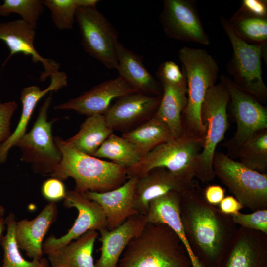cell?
Instances as JSON below:
<instances>
[{
  "label": "cell",
  "mask_w": 267,
  "mask_h": 267,
  "mask_svg": "<svg viewBox=\"0 0 267 267\" xmlns=\"http://www.w3.org/2000/svg\"><path fill=\"white\" fill-rule=\"evenodd\" d=\"M179 210L192 254L205 267H218L238 228L231 215L207 203L197 184L180 193Z\"/></svg>",
  "instance_id": "6da1fadb"
},
{
  "label": "cell",
  "mask_w": 267,
  "mask_h": 267,
  "mask_svg": "<svg viewBox=\"0 0 267 267\" xmlns=\"http://www.w3.org/2000/svg\"><path fill=\"white\" fill-rule=\"evenodd\" d=\"M185 247L167 225L147 223L132 238L117 267H191Z\"/></svg>",
  "instance_id": "7a4b0ae2"
},
{
  "label": "cell",
  "mask_w": 267,
  "mask_h": 267,
  "mask_svg": "<svg viewBox=\"0 0 267 267\" xmlns=\"http://www.w3.org/2000/svg\"><path fill=\"white\" fill-rule=\"evenodd\" d=\"M54 139L62 159L50 175L62 181L73 178L75 191L105 192L118 188L128 179L125 168L80 152L58 136Z\"/></svg>",
  "instance_id": "3957f363"
},
{
  "label": "cell",
  "mask_w": 267,
  "mask_h": 267,
  "mask_svg": "<svg viewBox=\"0 0 267 267\" xmlns=\"http://www.w3.org/2000/svg\"><path fill=\"white\" fill-rule=\"evenodd\" d=\"M186 78L187 102L182 115L183 131L204 138L206 127L201 116L209 89L215 85L219 70L214 58L205 50L183 47L178 53Z\"/></svg>",
  "instance_id": "277c9868"
},
{
  "label": "cell",
  "mask_w": 267,
  "mask_h": 267,
  "mask_svg": "<svg viewBox=\"0 0 267 267\" xmlns=\"http://www.w3.org/2000/svg\"><path fill=\"white\" fill-rule=\"evenodd\" d=\"M204 141V138L183 131L180 136L160 144L146 154L136 164L126 169L128 179L139 177L154 168L162 167L181 179L192 181Z\"/></svg>",
  "instance_id": "5b68a950"
},
{
  "label": "cell",
  "mask_w": 267,
  "mask_h": 267,
  "mask_svg": "<svg viewBox=\"0 0 267 267\" xmlns=\"http://www.w3.org/2000/svg\"><path fill=\"white\" fill-rule=\"evenodd\" d=\"M229 100L228 91L221 82L209 89L202 105L201 116L206 132L202 149L196 161L195 177L203 183L213 180L216 177L213 158L228 127L227 107Z\"/></svg>",
  "instance_id": "8992f818"
},
{
  "label": "cell",
  "mask_w": 267,
  "mask_h": 267,
  "mask_svg": "<svg viewBox=\"0 0 267 267\" xmlns=\"http://www.w3.org/2000/svg\"><path fill=\"white\" fill-rule=\"evenodd\" d=\"M212 165L215 176L244 208L267 209V174L250 169L220 151H215Z\"/></svg>",
  "instance_id": "52a82bcc"
},
{
  "label": "cell",
  "mask_w": 267,
  "mask_h": 267,
  "mask_svg": "<svg viewBox=\"0 0 267 267\" xmlns=\"http://www.w3.org/2000/svg\"><path fill=\"white\" fill-rule=\"evenodd\" d=\"M52 95L53 92H50L40 107L32 128L15 146L20 149V160L30 164L35 173L44 176L50 175L62 159V154L52 136L53 121L47 119Z\"/></svg>",
  "instance_id": "ba28073f"
},
{
  "label": "cell",
  "mask_w": 267,
  "mask_h": 267,
  "mask_svg": "<svg viewBox=\"0 0 267 267\" xmlns=\"http://www.w3.org/2000/svg\"><path fill=\"white\" fill-rule=\"evenodd\" d=\"M221 23L232 48V57L228 65L229 73L233 78L232 80L259 102L265 103L267 88L262 78L261 59L266 44H253L245 42L234 33L224 17H221Z\"/></svg>",
  "instance_id": "9c48e42d"
},
{
  "label": "cell",
  "mask_w": 267,
  "mask_h": 267,
  "mask_svg": "<svg viewBox=\"0 0 267 267\" xmlns=\"http://www.w3.org/2000/svg\"><path fill=\"white\" fill-rule=\"evenodd\" d=\"M76 21L84 50L110 69L118 66L116 46L119 42L116 30L97 9L96 5L79 7Z\"/></svg>",
  "instance_id": "30bf717a"
},
{
  "label": "cell",
  "mask_w": 267,
  "mask_h": 267,
  "mask_svg": "<svg viewBox=\"0 0 267 267\" xmlns=\"http://www.w3.org/2000/svg\"><path fill=\"white\" fill-rule=\"evenodd\" d=\"M220 78L226 86L231 101V111L236 123L233 136L225 142L227 155L236 158L244 142L256 132L267 129V109L256 98L239 88L225 75Z\"/></svg>",
  "instance_id": "8fae6325"
},
{
  "label": "cell",
  "mask_w": 267,
  "mask_h": 267,
  "mask_svg": "<svg viewBox=\"0 0 267 267\" xmlns=\"http://www.w3.org/2000/svg\"><path fill=\"white\" fill-rule=\"evenodd\" d=\"M65 207L75 208L78 212L75 222L66 234L57 238L48 237L43 243L44 254H48L76 240L91 230L100 231L107 228V221L103 209L97 203L89 199L85 193L75 190H67L64 199Z\"/></svg>",
  "instance_id": "7c38bea8"
},
{
  "label": "cell",
  "mask_w": 267,
  "mask_h": 267,
  "mask_svg": "<svg viewBox=\"0 0 267 267\" xmlns=\"http://www.w3.org/2000/svg\"><path fill=\"white\" fill-rule=\"evenodd\" d=\"M160 21L170 38L204 45L210 44L193 0H165Z\"/></svg>",
  "instance_id": "4fadbf2b"
},
{
  "label": "cell",
  "mask_w": 267,
  "mask_h": 267,
  "mask_svg": "<svg viewBox=\"0 0 267 267\" xmlns=\"http://www.w3.org/2000/svg\"><path fill=\"white\" fill-rule=\"evenodd\" d=\"M161 100L140 92L121 97L103 114L106 123L113 131L134 129L154 115Z\"/></svg>",
  "instance_id": "5bb4252c"
},
{
  "label": "cell",
  "mask_w": 267,
  "mask_h": 267,
  "mask_svg": "<svg viewBox=\"0 0 267 267\" xmlns=\"http://www.w3.org/2000/svg\"><path fill=\"white\" fill-rule=\"evenodd\" d=\"M139 92L123 78L118 77L104 81L80 95L55 106V110H73L89 116L103 115L110 108L113 99Z\"/></svg>",
  "instance_id": "9a60e30c"
},
{
  "label": "cell",
  "mask_w": 267,
  "mask_h": 267,
  "mask_svg": "<svg viewBox=\"0 0 267 267\" xmlns=\"http://www.w3.org/2000/svg\"><path fill=\"white\" fill-rule=\"evenodd\" d=\"M218 267H267V234L239 226Z\"/></svg>",
  "instance_id": "2e32d148"
},
{
  "label": "cell",
  "mask_w": 267,
  "mask_h": 267,
  "mask_svg": "<svg viewBox=\"0 0 267 267\" xmlns=\"http://www.w3.org/2000/svg\"><path fill=\"white\" fill-rule=\"evenodd\" d=\"M35 35V28L22 19L0 22V40L6 44L10 51L2 66L16 54L30 56L33 62H40L44 66V70L39 79L43 82L58 71L60 65L56 61L43 58L38 53L34 44Z\"/></svg>",
  "instance_id": "e0dca14e"
},
{
  "label": "cell",
  "mask_w": 267,
  "mask_h": 267,
  "mask_svg": "<svg viewBox=\"0 0 267 267\" xmlns=\"http://www.w3.org/2000/svg\"><path fill=\"white\" fill-rule=\"evenodd\" d=\"M194 181L188 182L178 177L165 168H154L137 177L134 205L139 214L145 215L149 203L168 192H181L194 186Z\"/></svg>",
  "instance_id": "ac0fdd59"
},
{
  "label": "cell",
  "mask_w": 267,
  "mask_h": 267,
  "mask_svg": "<svg viewBox=\"0 0 267 267\" xmlns=\"http://www.w3.org/2000/svg\"><path fill=\"white\" fill-rule=\"evenodd\" d=\"M146 223L145 215L137 214L113 229L105 228L99 231L100 255L94 263V267H117L130 240L141 232Z\"/></svg>",
  "instance_id": "d6986e66"
},
{
  "label": "cell",
  "mask_w": 267,
  "mask_h": 267,
  "mask_svg": "<svg viewBox=\"0 0 267 267\" xmlns=\"http://www.w3.org/2000/svg\"><path fill=\"white\" fill-rule=\"evenodd\" d=\"M137 180V177L130 178L118 188L105 192L87 191L85 193L89 199L97 203L103 209L108 230L119 226L129 217L139 214L134 205Z\"/></svg>",
  "instance_id": "ffe728a7"
},
{
  "label": "cell",
  "mask_w": 267,
  "mask_h": 267,
  "mask_svg": "<svg viewBox=\"0 0 267 267\" xmlns=\"http://www.w3.org/2000/svg\"><path fill=\"white\" fill-rule=\"evenodd\" d=\"M58 209L55 202H49L33 219L16 222L15 237L19 249L32 260H40L44 254L43 241L49 228L56 221Z\"/></svg>",
  "instance_id": "44dd1931"
},
{
  "label": "cell",
  "mask_w": 267,
  "mask_h": 267,
  "mask_svg": "<svg viewBox=\"0 0 267 267\" xmlns=\"http://www.w3.org/2000/svg\"><path fill=\"white\" fill-rule=\"evenodd\" d=\"M51 82L44 89L36 85L23 88L20 93L22 111L14 131L0 146V163L6 162L8 153L26 133L28 123L38 102L46 94L57 91L67 84V76L63 72L57 71L51 76Z\"/></svg>",
  "instance_id": "7402d4cb"
},
{
  "label": "cell",
  "mask_w": 267,
  "mask_h": 267,
  "mask_svg": "<svg viewBox=\"0 0 267 267\" xmlns=\"http://www.w3.org/2000/svg\"><path fill=\"white\" fill-rule=\"evenodd\" d=\"M180 193L172 191L152 200L145 215L147 223L167 225L179 236L188 253L191 267H202L188 245L181 221L179 210Z\"/></svg>",
  "instance_id": "603a6c76"
},
{
  "label": "cell",
  "mask_w": 267,
  "mask_h": 267,
  "mask_svg": "<svg viewBox=\"0 0 267 267\" xmlns=\"http://www.w3.org/2000/svg\"><path fill=\"white\" fill-rule=\"evenodd\" d=\"M116 53L119 76L139 92L162 96L159 83L145 68L141 56L119 42Z\"/></svg>",
  "instance_id": "cb8c5ba5"
},
{
  "label": "cell",
  "mask_w": 267,
  "mask_h": 267,
  "mask_svg": "<svg viewBox=\"0 0 267 267\" xmlns=\"http://www.w3.org/2000/svg\"><path fill=\"white\" fill-rule=\"evenodd\" d=\"M97 231H87L48 255L52 267H94L93 251Z\"/></svg>",
  "instance_id": "d4e9b609"
},
{
  "label": "cell",
  "mask_w": 267,
  "mask_h": 267,
  "mask_svg": "<svg viewBox=\"0 0 267 267\" xmlns=\"http://www.w3.org/2000/svg\"><path fill=\"white\" fill-rule=\"evenodd\" d=\"M163 94L155 115L169 128L173 138L183 133L182 115L187 102L186 81L179 84L162 82Z\"/></svg>",
  "instance_id": "484cf974"
},
{
  "label": "cell",
  "mask_w": 267,
  "mask_h": 267,
  "mask_svg": "<svg viewBox=\"0 0 267 267\" xmlns=\"http://www.w3.org/2000/svg\"><path fill=\"white\" fill-rule=\"evenodd\" d=\"M113 132L107 126L103 115L94 114L88 116L78 133L66 141L80 152L93 156Z\"/></svg>",
  "instance_id": "4316f807"
},
{
  "label": "cell",
  "mask_w": 267,
  "mask_h": 267,
  "mask_svg": "<svg viewBox=\"0 0 267 267\" xmlns=\"http://www.w3.org/2000/svg\"><path fill=\"white\" fill-rule=\"evenodd\" d=\"M122 136L134 143L144 156L154 148L171 138L173 136L167 124L155 114Z\"/></svg>",
  "instance_id": "83f0119b"
},
{
  "label": "cell",
  "mask_w": 267,
  "mask_h": 267,
  "mask_svg": "<svg viewBox=\"0 0 267 267\" xmlns=\"http://www.w3.org/2000/svg\"><path fill=\"white\" fill-rule=\"evenodd\" d=\"M93 156L108 159L127 169L138 163L144 155L127 138L112 133Z\"/></svg>",
  "instance_id": "f1b7e54d"
},
{
  "label": "cell",
  "mask_w": 267,
  "mask_h": 267,
  "mask_svg": "<svg viewBox=\"0 0 267 267\" xmlns=\"http://www.w3.org/2000/svg\"><path fill=\"white\" fill-rule=\"evenodd\" d=\"M228 21L234 33L245 42L253 44H266L267 18L250 15L239 8Z\"/></svg>",
  "instance_id": "f546056e"
},
{
  "label": "cell",
  "mask_w": 267,
  "mask_h": 267,
  "mask_svg": "<svg viewBox=\"0 0 267 267\" xmlns=\"http://www.w3.org/2000/svg\"><path fill=\"white\" fill-rule=\"evenodd\" d=\"M236 157L248 168L267 174V129L260 130L250 137L240 148Z\"/></svg>",
  "instance_id": "4dcf8cb0"
},
{
  "label": "cell",
  "mask_w": 267,
  "mask_h": 267,
  "mask_svg": "<svg viewBox=\"0 0 267 267\" xmlns=\"http://www.w3.org/2000/svg\"><path fill=\"white\" fill-rule=\"evenodd\" d=\"M97 0H43L42 2L51 12L56 28L61 30L72 28L77 9L81 6L96 5Z\"/></svg>",
  "instance_id": "1f68e13d"
},
{
  "label": "cell",
  "mask_w": 267,
  "mask_h": 267,
  "mask_svg": "<svg viewBox=\"0 0 267 267\" xmlns=\"http://www.w3.org/2000/svg\"><path fill=\"white\" fill-rule=\"evenodd\" d=\"M5 221L7 232L0 239L3 250V263L0 267H40L41 260L28 261L23 257L19 251L15 237L16 221L14 214L10 213Z\"/></svg>",
  "instance_id": "d6a6232c"
},
{
  "label": "cell",
  "mask_w": 267,
  "mask_h": 267,
  "mask_svg": "<svg viewBox=\"0 0 267 267\" xmlns=\"http://www.w3.org/2000/svg\"><path fill=\"white\" fill-rule=\"evenodd\" d=\"M44 7L40 0H4L0 4V16H8L12 13L19 14L22 20L36 28Z\"/></svg>",
  "instance_id": "836d02e7"
},
{
  "label": "cell",
  "mask_w": 267,
  "mask_h": 267,
  "mask_svg": "<svg viewBox=\"0 0 267 267\" xmlns=\"http://www.w3.org/2000/svg\"><path fill=\"white\" fill-rule=\"evenodd\" d=\"M231 217L233 222L240 227L267 234V209L256 210L249 214L239 212Z\"/></svg>",
  "instance_id": "e575fe53"
},
{
  "label": "cell",
  "mask_w": 267,
  "mask_h": 267,
  "mask_svg": "<svg viewBox=\"0 0 267 267\" xmlns=\"http://www.w3.org/2000/svg\"><path fill=\"white\" fill-rule=\"evenodd\" d=\"M14 101L2 102L0 99V146L11 135V120L17 108Z\"/></svg>",
  "instance_id": "d590c367"
},
{
  "label": "cell",
  "mask_w": 267,
  "mask_h": 267,
  "mask_svg": "<svg viewBox=\"0 0 267 267\" xmlns=\"http://www.w3.org/2000/svg\"><path fill=\"white\" fill-rule=\"evenodd\" d=\"M156 74L161 82L179 84L186 81L183 68L181 71L178 66L172 61L163 63L160 66Z\"/></svg>",
  "instance_id": "8d00e7d4"
},
{
  "label": "cell",
  "mask_w": 267,
  "mask_h": 267,
  "mask_svg": "<svg viewBox=\"0 0 267 267\" xmlns=\"http://www.w3.org/2000/svg\"><path fill=\"white\" fill-rule=\"evenodd\" d=\"M67 190L62 181L54 178L45 180L41 187L43 196L49 202L64 199Z\"/></svg>",
  "instance_id": "74e56055"
},
{
  "label": "cell",
  "mask_w": 267,
  "mask_h": 267,
  "mask_svg": "<svg viewBox=\"0 0 267 267\" xmlns=\"http://www.w3.org/2000/svg\"><path fill=\"white\" fill-rule=\"evenodd\" d=\"M240 9L250 15L267 18V3L266 0H243Z\"/></svg>",
  "instance_id": "f35d334b"
},
{
  "label": "cell",
  "mask_w": 267,
  "mask_h": 267,
  "mask_svg": "<svg viewBox=\"0 0 267 267\" xmlns=\"http://www.w3.org/2000/svg\"><path fill=\"white\" fill-rule=\"evenodd\" d=\"M225 189L218 185H211L207 186L203 192L206 201L209 204L219 205L225 197Z\"/></svg>",
  "instance_id": "ab89813d"
},
{
  "label": "cell",
  "mask_w": 267,
  "mask_h": 267,
  "mask_svg": "<svg viewBox=\"0 0 267 267\" xmlns=\"http://www.w3.org/2000/svg\"><path fill=\"white\" fill-rule=\"evenodd\" d=\"M219 209L223 213L232 215L244 208L242 205L232 195L225 196L219 204Z\"/></svg>",
  "instance_id": "60d3db41"
},
{
  "label": "cell",
  "mask_w": 267,
  "mask_h": 267,
  "mask_svg": "<svg viewBox=\"0 0 267 267\" xmlns=\"http://www.w3.org/2000/svg\"><path fill=\"white\" fill-rule=\"evenodd\" d=\"M5 225H6L5 219L3 218H0V239L2 236V232L5 229Z\"/></svg>",
  "instance_id": "b9f144b4"
},
{
  "label": "cell",
  "mask_w": 267,
  "mask_h": 267,
  "mask_svg": "<svg viewBox=\"0 0 267 267\" xmlns=\"http://www.w3.org/2000/svg\"><path fill=\"white\" fill-rule=\"evenodd\" d=\"M40 267H49L48 261L44 258H42L41 259Z\"/></svg>",
  "instance_id": "7bdbcfd3"
},
{
  "label": "cell",
  "mask_w": 267,
  "mask_h": 267,
  "mask_svg": "<svg viewBox=\"0 0 267 267\" xmlns=\"http://www.w3.org/2000/svg\"><path fill=\"white\" fill-rule=\"evenodd\" d=\"M5 213V209L4 207L0 204V218H2Z\"/></svg>",
  "instance_id": "ee69618b"
}]
</instances>
